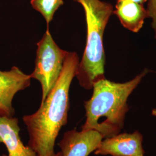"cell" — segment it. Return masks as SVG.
Listing matches in <instances>:
<instances>
[{
    "label": "cell",
    "mask_w": 156,
    "mask_h": 156,
    "mask_svg": "<svg viewBox=\"0 0 156 156\" xmlns=\"http://www.w3.org/2000/svg\"><path fill=\"white\" fill-rule=\"evenodd\" d=\"M79 58L75 52H68L61 75L37 111L23 120L28 131V146L38 156H55L56 139L68 123L69 91L76 76Z\"/></svg>",
    "instance_id": "obj_1"
},
{
    "label": "cell",
    "mask_w": 156,
    "mask_h": 156,
    "mask_svg": "<svg viewBox=\"0 0 156 156\" xmlns=\"http://www.w3.org/2000/svg\"><path fill=\"white\" fill-rule=\"evenodd\" d=\"M145 69L135 78L124 83L100 79L93 84L91 98L84 102L86 121L83 130H94L104 139L119 134L129 110V96L149 73Z\"/></svg>",
    "instance_id": "obj_2"
},
{
    "label": "cell",
    "mask_w": 156,
    "mask_h": 156,
    "mask_svg": "<svg viewBox=\"0 0 156 156\" xmlns=\"http://www.w3.org/2000/svg\"><path fill=\"white\" fill-rule=\"evenodd\" d=\"M73 1L83 6L87 24L86 47L75 76L82 87L91 89L95 82L105 78L103 37L113 7L100 0Z\"/></svg>",
    "instance_id": "obj_3"
},
{
    "label": "cell",
    "mask_w": 156,
    "mask_h": 156,
    "mask_svg": "<svg viewBox=\"0 0 156 156\" xmlns=\"http://www.w3.org/2000/svg\"><path fill=\"white\" fill-rule=\"evenodd\" d=\"M37 46L35 68L30 76L41 83L42 103L61 75L68 51L57 46L48 28Z\"/></svg>",
    "instance_id": "obj_4"
},
{
    "label": "cell",
    "mask_w": 156,
    "mask_h": 156,
    "mask_svg": "<svg viewBox=\"0 0 156 156\" xmlns=\"http://www.w3.org/2000/svg\"><path fill=\"white\" fill-rule=\"evenodd\" d=\"M31 79L30 75L23 73L16 67L9 71H0V116H13V98L18 91L30 86Z\"/></svg>",
    "instance_id": "obj_5"
},
{
    "label": "cell",
    "mask_w": 156,
    "mask_h": 156,
    "mask_svg": "<svg viewBox=\"0 0 156 156\" xmlns=\"http://www.w3.org/2000/svg\"><path fill=\"white\" fill-rule=\"evenodd\" d=\"M103 136L94 130L66 132L58 143L62 156H89L100 146Z\"/></svg>",
    "instance_id": "obj_6"
},
{
    "label": "cell",
    "mask_w": 156,
    "mask_h": 156,
    "mask_svg": "<svg viewBox=\"0 0 156 156\" xmlns=\"http://www.w3.org/2000/svg\"><path fill=\"white\" fill-rule=\"evenodd\" d=\"M142 140V135L138 131L131 134H118L102 140L100 146L95 151V154L144 156Z\"/></svg>",
    "instance_id": "obj_7"
},
{
    "label": "cell",
    "mask_w": 156,
    "mask_h": 156,
    "mask_svg": "<svg viewBox=\"0 0 156 156\" xmlns=\"http://www.w3.org/2000/svg\"><path fill=\"white\" fill-rule=\"evenodd\" d=\"M19 133L17 118L0 116V144L5 146L8 156H38L30 147L23 144Z\"/></svg>",
    "instance_id": "obj_8"
},
{
    "label": "cell",
    "mask_w": 156,
    "mask_h": 156,
    "mask_svg": "<svg viewBox=\"0 0 156 156\" xmlns=\"http://www.w3.org/2000/svg\"><path fill=\"white\" fill-rule=\"evenodd\" d=\"M115 8L113 13L117 16L124 28L133 33L139 32L145 19L149 17L144 5L129 0H117Z\"/></svg>",
    "instance_id": "obj_9"
},
{
    "label": "cell",
    "mask_w": 156,
    "mask_h": 156,
    "mask_svg": "<svg viewBox=\"0 0 156 156\" xmlns=\"http://www.w3.org/2000/svg\"><path fill=\"white\" fill-rule=\"evenodd\" d=\"M31 5L45 18L48 28L56 11L64 4L63 0H31Z\"/></svg>",
    "instance_id": "obj_10"
},
{
    "label": "cell",
    "mask_w": 156,
    "mask_h": 156,
    "mask_svg": "<svg viewBox=\"0 0 156 156\" xmlns=\"http://www.w3.org/2000/svg\"><path fill=\"white\" fill-rule=\"evenodd\" d=\"M147 10L149 14V17L152 20L151 27L153 29L156 38V0H148Z\"/></svg>",
    "instance_id": "obj_11"
},
{
    "label": "cell",
    "mask_w": 156,
    "mask_h": 156,
    "mask_svg": "<svg viewBox=\"0 0 156 156\" xmlns=\"http://www.w3.org/2000/svg\"><path fill=\"white\" fill-rule=\"evenodd\" d=\"M129 1H133V2H134L144 5L148 0H129Z\"/></svg>",
    "instance_id": "obj_12"
},
{
    "label": "cell",
    "mask_w": 156,
    "mask_h": 156,
    "mask_svg": "<svg viewBox=\"0 0 156 156\" xmlns=\"http://www.w3.org/2000/svg\"><path fill=\"white\" fill-rule=\"evenodd\" d=\"M151 114H152V115H153V116H156V109H153V110H152V111H151Z\"/></svg>",
    "instance_id": "obj_13"
},
{
    "label": "cell",
    "mask_w": 156,
    "mask_h": 156,
    "mask_svg": "<svg viewBox=\"0 0 156 156\" xmlns=\"http://www.w3.org/2000/svg\"><path fill=\"white\" fill-rule=\"evenodd\" d=\"M62 156V153L61 151H59L58 153H56V156Z\"/></svg>",
    "instance_id": "obj_14"
}]
</instances>
